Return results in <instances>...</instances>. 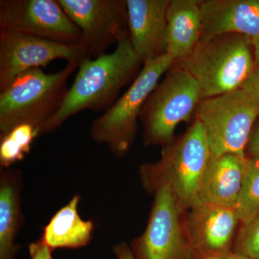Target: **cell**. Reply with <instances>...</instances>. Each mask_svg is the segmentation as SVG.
<instances>
[{
  "label": "cell",
  "mask_w": 259,
  "mask_h": 259,
  "mask_svg": "<svg viewBox=\"0 0 259 259\" xmlns=\"http://www.w3.org/2000/svg\"><path fill=\"white\" fill-rule=\"evenodd\" d=\"M166 54L175 61L190 55L202 32L201 1L170 0L166 11Z\"/></svg>",
  "instance_id": "16"
},
{
  "label": "cell",
  "mask_w": 259,
  "mask_h": 259,
  "mask_svg": "<svg viewBox=\"0 0 259 259\" xmlns=\"http://www.w3.org/2000/svg\"><path fill=\"white\" fill-rule=\"evenodd\" d=\"M80 200L79 194H75L44 227L40 238L53 250L76 249L87 246L91 241L95 223L80 217L78 209Z\"/></svg>",
  "instance_id": "18"
},
{
  "label": "cell",
  "mask_w": 259,
  "mask_h": 259,
  "mask_svg": "<svg viewBox=\"0 0 259 259\" xmlns=\"http://www.w3.org/2000/svg\"><path fill=\"white\" fill-rule=\"evenodd\" d=\"M185 230L195 259L233 250L238 223L236 209L209 204L192 207Z\"/></svg>",
  "instance_id": "12"
},
{
  "label": "cell",
  "mask_w": 259,
  "mask_h": 259,
  "mask_svg": "<svg viewBox=\"0 0 259 259\" xmlns=\"http://www.w3.org/2000/svg\"><path fill=\"white\" fill-rule=\"evenodd\" d=\"M39 136L40 130L29 124L16 126L8 134L0 136V168H9L24 159Z\"/></svg>",
  "instance_id": "19"
},
{
  "label": "cell",
  "mask_w": 259,
  "mask_h": 259,
  "mask_svg": "<svg viewBox=\"0 0 259 259\" xmlns=\"http://www.w3.org/2000/svg\"><path fill=\"white\" fill-rule=\"evenodd\" d=\"M148 190L154 193V202L144 233L131 245L136 258L195 259L181 223L182 208L171 188L158 184Z\"/></svg>",
  "instance_id": "8"
},
{
  "label": "cell",
  "mask_w": 259,
  "mask_h": 259,
  "mask_svg": "<svg viewBox=\"0 0 259 259\" xmlns=\"http://www.w3.org/2000/svg\"><path fill=\"white\" fill-rule=\"evenodd\" d=\"M112 250L117 259H136L131 247L125 242L115 245Z\"/></svg>",
  "instance_id": "25"
},
{
  "label": "cell",
  "mask_w": 259,
  "mask_h": 259,
  "mask_svg": "<svg viewBox=\"0 0 259 259\" xmlns=\"http://www.w3.org/2000/svg\"><path fill=\"white\" fill-rule=\"evenodd\" d=\"M54 250L46 244L41 238L29 245L30 259H53Z\"/></svg>",
  "instance_id": "23"
},
{
  "label": "cell",
  "mask_w": 259,
  "mask_h": 259,
  "mask_svg": "<svg viewBox=\"0 0 259 259\" xmlns=\"http://www.w3.org/2000/svg\"><path fill=\"white\" fill-rule=\"evenodd\" d=\"M142 65L129 36L120 40L112 52L83 59L60 110L42 127L40 135L54 132L81 112L107 111Z\"/></svg>",
  "instance_id": "1"
},
{
  "label": "cell",
  "mask_w": 259,
  "mask_h": 259,
  "mask_svg": "<svg viewBox=\"0 0 259 259\" xmlns=\"http://www.w3.org/2000/svg\"><path fill=\"white\" fill-rule=\"evenodd\" d=\"M23 175L19 169L0 171V259H15V243L23 221L21 192Z\"/></svg>",
  "instance_id": "17"
},
{
  "label": "cell",
  "mask_w": 259,
  "mask_h": 259,
  "mask_svg": "<svg viewBox=\"0 0 259 259\" xmlns=\"http://www.w3.org/2000/svg\"><path fill=\"white\" fill-rule=\"evenodd\" d=\"M241 89L259 107V66L255 68Z\"/></svg>",
  "instance_id": "22"
},
{
  "label": "cell",
  "mask_w": 259,
  "mask_h": 259,
  "mask_svg": "<svg viewBox=\"0 0 259 259\" xmlns=\"http://www.w3.org/2000/svg\"><path fill=\"white\" fill-rule=\"evenodd\" d=\"M0 29L66 45H81L82 35L57 0H1Z\"/></svg>",
  "instance_id": "11"
},
{
  "label": "cell",
  "mask_w": 259,
  "mask_h": 259,
  "mask_svg": "<svg viewBox=\"0 0 259 259\" xmlns=\"http://www.w3.org/2000/svg\"><path fill=\"white\" fill-rule=\"evenodd\" d=\"M170 0H126L129 37L144 64L166 54V11Z\"/></svg>",
  "instance_id": "13"
},
{
  "label": "cell",
  "mask_w": 259,
  "mask_h": 259,
  "mask_svg": "<svg viewBox=\"0 0 259 259\" xmlns=\"http://www.w3.org/2000/svg\"><path fill=\"white\" fill-rule=\"evenodd\" d=\"M246 163L247 156L232 154L218 157L211 156L201 182L196 204H214L236 209Z\"/></svg>",
  "instance_id": "15"
},
{
  "label": "cell",
  "mask_w": 259,
  "mask_h": 259,
  "mask_svg": "<svg viewBox=\"0 0 259 259\" xmlns=\"http://www.w3.org/2000/svg\"><path fill=\"white\" fill-rule=\"evenodd\" d=\"M82 35L89 57L106 54L112 44L129 36L126 0H57Z\"/></svg>",
  "instance_id": "10"
},
{
  "label": "cell",
  "mask_w": 259,
  "mask_h": 259,
  "mask_svg": "<svg viewBox=\"0 0 259 259\" xmlns=\"http://www.w3.org/2000/svg\"><path fill=\"white\" fill-rule=\"evenodd\" d=\"M211 156L203 125L196 119L182 139L166 145L159 161L141 166V178L147 189L168 185L181 207L191 209L197 204Z\"/></svg>",
  "instance_id": "4"
},
{
  "label": "cell",
  "mask_w": 259,
  "mask_h": 259,
  "mask_svg": "<svg viewBox=\"0 0 259 259\" xmlns=\"http://www.w3.org/2000/svg\"><path fill=\"white\" fill-rule=\"evenodd\" d=\"M201 11L199 42L228 34L259 37V0H204Z\"/></svg>",
  "instance_id": "14"
},
{
  "label": "cell",
  "mask_w": 259,
  "mask_h": 259,
  "mask_svg": "<svg viewBox=\"0 0 259 259\" xmlns=\"http://www.w3.org/2000/svg\"><path fill=\"white\" fill-rule=\"evenodd\" d=\"M89 57L82 45H66L8 29H0V93L29 70L63 59L81 63Z\"/></svg>",
  "instance_id": "9"
},
{
  "label": "cell",
  "mask_w": 259,
  "mask_h": 259,
  "mask_svg": "<svg viewBox=\"0 0 259 259\" xmlns=\"http://www.w3.org/2000/svg\"><path fill=\"white\" fill-rule=\"evenodd\" d=\"M175 62L168 54L146 61L125 94L93 121L90 132L94 141L106 145L116 157H123L134 142L137 120L148 97Z\"/></svg>",
  "instance_id": "5"
},
{
  "label": "cell",
  "mask_w": 259,
  "mask_h": 259,
  "mask_svg": "<svg viewBox=\"0 0 259 259\" xmlns=\"http://www.w3.org/2000/svg\"><path fill=\"white\" fill-rule=\"evenodd\" d=\"M246 151L250 157L259 158V123L252 131Z\"/></svg>",
  "instance_id": "24"
},
{
  "label": "cell",
  "mask_w": 259,
  "mask_h": 259,
  "mask_svg": "<svg viewBox=\"0 0 259 259\" xmlns=\"http://www.w3.org/2000/svg\"><path fill=\"white\" fill-rule=\"evenodd\" d=\"M79 62H67L62 69L47 74L40 68L29 70L0 93V136L16 126L42 127L60 110L68 81Z\"/></svg>",
  "instance_id": "2"
},
{
  "label": "cell",
  "mask_w": 259,
  "mask_h": 259,
  "mask_svg": "<svg viewBox=\"0 0 259 259\" xmlns=\"http://www.w3.org/2000/svg\"><path fill=\"white\" fill-rule=\"evenodd\" d=\"M235 209L242 224L259 215V158L247 157L244 180Z\"/></svg>",
  "instance_id": "20"
},
{
  "label": "cell",
  "mask_w": 259,
  "mask_h": 259,
  "mask_svg": "<svg viewBox=\"0 0 259 259\" xmlns=\"http://www.w3.org/2000/svg\"><path fill=\"white\" fill-rule=\"evenodd\" d=\"M239 34H228L199 42L193 52L180 61V66L197 80L204 99L241 88L255 66L250 44Z\"/></svg>",
  "instance_id": "3"
},
{
  "label": "cell",
  "mask_w": 259,
  "mask_h": 259,
  "mask_svg": "<svg viewBox=\"0 0 259 259\" xmlns=\"http://www.w3.org/2000/svg\"><path fill=\"white\" fill-rule=\"evenodd\" d=\"M202 100L197 80L185 69H172L148 97L140 120L146 145H167L182 122L190 120Z\"/></svg>",
  "instance_id": "7"
},
{
  "label": "cell",
  "mask_w": 259,
  "mask_h": 259,
  "mask_svg": "<svg viewBox=\"0 0 259 259\" xmlns=\"http://www.w3.org/2000/svg\"><path fill=\"white\" fill-rule=\"evenodd\" d=\"M253 45L254 47V61L255 64L259 66V37L253 39Z\"/></svg>",
  "instance_id": "27"
},
{
  "label": "cell",
  "mask_w": 259,
  "mask_h": 259,
  "mask_svg": "<svg viewBox=\"0 0 259 259\" xmlns=\"http://www.w3.org/2000/svg\"><path fill=\"white\" fill-rule=\"evenodd\" d=\"M195 112L203 125L212 156L246 157L245 151L259 116V107L244 90L240 88L204 99Z\"/></svg>",
  "instance_id": "6"
},
{
  "label": "cell",
  "mask_w": 259,
  "mask_h": 259,
  "mask_svg": "<svg viewBox=\"0 0 259 259\" xmlns=\"http://www.w3.org/2000/svg\"><path fill=\"white\" fill-rule=\"evenodd\" d=\"M233 250L251 259H259V215L242 224Z\"/></svg>",
  "instance_id": "21"
},
{
  "label": "cell",
  "mask_w": 259,
  "mask_h": 259,
  "mask_svg": "<svg viewBox=\"0 0 259 259\" xmlns=\"http://www.w3.org/2000/svg\"><path fill=\"white\" fill-rule=\"evenodd\" d=\"M200 259H251L245 255L236 253L233 250L221 253V254L212 255V256L205 257Z\"/></svg>",
  "instance_id": "26"
}]
</instances>
